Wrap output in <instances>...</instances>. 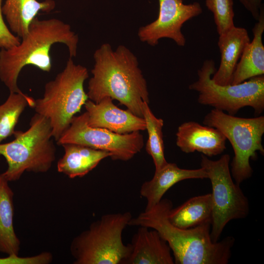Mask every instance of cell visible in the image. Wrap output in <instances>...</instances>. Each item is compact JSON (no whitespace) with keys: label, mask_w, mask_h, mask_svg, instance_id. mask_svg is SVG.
<instances>
[{"label":"cell","mask_w":264,"mask_h":264,"mask_svg":"<svg viewBox=\"0 0 264 264\" xmlns=\"http://www.w3.org/2000/svg\"><path fill=\"white\" fill-rule=\"evenodd\" d=\"M208 178L202 168L186 169L179 168L175 163H167L161 169L155 171L153 177L144 182L141 186L140 194L146 198L145 210L153 208L162 199L166 192L181 181L189 179Z\"/></svg>","instance_id":"cell-15"},{"label":"cell","mask_w":264,"mask_h":264,"mask_svg":"<svg viewBox=\"0 0 264 264\" xmlns=\"http://www.w3.org/2000/svg\"><path fill=\"white\" fill-rule=\"evenodd\" d=\"M233 0H206L205 5L213 14L219 35L235 26Z\"/></svg>","instance_id":"cell-24"},{"label":"cell","mask_w":264,"mask_h":264,"mask_svg":"<svg viewBox=\"0 0 264 264\" xmlns=\"http://www.w3.org/2000/svg\"><path fill=\"white\" fill-rule=\"evenodd\" d=\"M59 145L80 144L110 152L113 160L127 161L140 152L144 138L140 132L118 134L108 130L90 127L86 111L74 116L68 128L57 141Z\"/></svg>","instance_id":"cell-10"},{"label":"cell","mask_w":264,"mask_h":264,"mask_svg":"<svg viewBox=\"0 0 264 264\" xmlns=\"http://www.w3.org/2000/svg\"><path fill=\"white\" fill-rule=\"evenodd\" d=\"M216 70L213 60H205L197 72L198 79L188 88L198 93V102L202 105L234 115L245 107H250L259 115L264 110V76L251 78L240 84L220 85L212 76Z\"/></svg>","instance_id":"cell-8"},{"label":"cell","mask_w":264,"mask_h":264,"mask_svg":"<svg viewBox=\"0 0 264 264\" xmlns=\"http://www.w3.org/2000/svg\"><path fill=\"white\" fill-rule=\"evenodd\" d=\"M93 59L88 99L97 103L110 97L143 117L142 105L150 103L149 93L137 57L124 45L113 49L110 44L104 43L95 50Z\"/></svg>","instance_id":"cell-1"},{"label":"cell","mask_w":264,"mask_h":264,"mask_svg":"<svg viewBox=\"0 0 264 264\" xmlns=\"http://www.w3.org/2000/svg\"><path fill=\"white\" fill-rule=\"evenodd\" d=\"M8 182L0 174V252L19 255L21 243L13 225L14 193Z\"/></svg>","instance_id":"cell-21"},{"label":"cell","mask_w":264,"mask_h":264,"mask_svg":"<svg viewBox=\"0 0 264 264\" xmlns=\"http://www.w3.org/2000/svg\"><path fill=\"white\" fill-rule=\"evenodd\" d=\"M219 36L220 62L212 79L218 85H230L237 64L250 40L245 28L235 25Z\"/></svg>","instance_id":"cell-16"},{"label":"cell","mask_w":264,"mask_h":264,"mask_svg":"<svg viewBox=\"0 0 264 264\" xmlns=\"http://www.w3.org/2000/svg\"><path fill=\"white\" fill-rule=\"evenodd\" d=\"M20 39L14 35L6 24L2 12V0H0V48L7 49L19 44Z\"/></svg>","instance_id":"cell-26"},{"label":"cell","mask_w":264,"mask_h":264,"mask_svg":"<svg viewBox=\"0 0 264 264\" xmlns=\"http://www.w3.org/2000/svg\"><path fill=\"white\" fill-rule=\"evenodd\" d=\"M202 122L219 130L231 143L234 155L230 172L235 182L240 185L249 178L253 173L250 159L257 158L258 151L264 154V116L239 117L214 109L205 116Z\"/></svg>","instance_id":"cell-7"},{"label":"cell","mask_w":264,"mask_h":264,"mask_svg":"<svg viewBox=\"0 0 264 264\" xmlns=\"http://www.w3.org/2000/svg\"><path fill=\"white\" fill-rule=\"evenodd\" d=\"M88 78L87 68L69 57L63 70L45 84L43 97L35 100L34 109L50 121L56 141L88 100L84 88Z\"/></svg>","instance_id":"cell-4"},{"label":"cell","mask_w":264,"mask_h":264,"mask_svg":"<svg viewBox=\"0 0 264 264\" xmlns=\"http://www.w3.org/2000/svg\"><path fill=\"white\" fill-rule=\"evenodd\" d=\"M212 217L211 194L190 198L181 205L172 208L168 219L174 225L182 229H188L210 223Z\"/></svg>","instance_id":"cell-20"},{"label":"cell","mask_w":264,"mask_h":264,"mask_svg":"<svg viewBox=\"0 0 264 264\" xmlns=\"http://www.w3.org/2000/svg\"><path fill=\"white\" fill-rule=\"evenodd\" d=\"M159 12L157 19L140 27L137 35L139 40L154 46L159 40H173L179 46H184L186 39L181 28L188 21L200 15L202 9L197 1L186 4L183 0H158Z\"/></svg>","instance_id":"cell-11"},{"label":"cell","mask_w":264,"mask_h":264,"mask_svg":"<svg viewBox=\"0 0 264 264\" xmlns=\"http://www.w3.org/2000/svg\"><path fill=\"white\" fill-rule=\"evenodd\" d=\"M130 212L105 214L72 240L74 264H122L128 256L122 233L132 218Z\"/></svg>","instance_id":"cell-6"},{"label":"cell","mask_w":264,"mask_h":264,"mask_svg":"<svg viewBox=\"0 0 264 264\" xmlns=\"http://www.w3.org/2000/svg\"><path fill=\"white\" fill-rule=\"evenodd\" d=\"M257 22L252 28L253 38L245 47L234 72L231 84L242 83L264 74V6L262 7Z\"/></svg>","instance_id":"cell-17"},{"label":"cell","mask_w":264,"mask_h":264,"mask_svg":"<svg viewBox=\"0 0 264 264\" xmlns=\"http://www.w3.org/2000/svg\"><path fill=\"white\" fill-rule=\"evenodd\" d=\"M55 5L53 0L41 2L37 0H6L2 6V12L10 30L22 38L40 11L48 13Z\"/></svg>","instance_id":"cell-19"},{"label":"cell","mask_w":264,"mask_h":264,"mask_svg":"<svg viewBox=\"0 0 264 264\" xmlns=\"http://www.w3.org/2000/svg\"><path fill=\"white\" fill-rule=\"evenodd\" d=\"M230 161L228 154L222 155L217 160L201 155L200 166L206 171L212 186L210 235L215 242L219 241L230 221L245 218L250 211L247 198L240 185L232 179Z\"/></svg>","instance_id":"cell-9"},{"label":"cell","mask_w":264,"mask_h":264,"mask_svg":"<svg viewBox=\"0 0 264 264\" xmlns=\"http://www.w3.org/2000/svg\"><path fill=\"white\" fill-rule=\"evenodd\" d=\"M53 260V256L49 252L30 257H20L12 254L4 258H0V264H48Z\"/></svg>","instance_id":"cell-25"},{"label":"cell","mask_w":264,"mask_h":264,"mask_svg":"<svg viewBox=\"0 0 264 264\" xmlns=\"http://www.w3.org/2000/svg\"><path fill=\"white\" fill-rule=\"evenodd\" d=\"M173 208L169 199H162L153 208L132 218L129 225L145 226L156 230L166 241L176 264H227L232 254L235 239L227 236L213 242L211 223L182 229L172 224L168 214Z\"/></svg>","instance_id":"cell-2"},{"label":"cell","mask_w":264,"mask_h":264,"mask_svg":"<svg viewBox=\"0 0 264 264\" xmlns=\"http://www.w3.org/2000/svg\"><path fill=\"white\" fill-rule=\"evenodd\" d=\"M226 141L217 129L194 121L183 123L176 133V144L186 154L198 152L206 156L217 155L226 149Z\"/></svg>","instance_id":"cell-13"},{"label":"cell","mask_w":264,"mask_h":264,"mask_svg":"<svg viewBox=\"0 0 264 264\" xmlns=\"http://www.w3.org/2000/svg\"><path fill=\"white\" fill-rule=\"evenodd\" d=\"M14 139L0 143V155L8 164L2 174L9 181L19 180L25 172L44 173L55 160L56 148L51 139L50 121L36 113L26 131H15Z\"/></svg>","instance_id":"cell-5"},{"label":"cell","mask_w":264,"mask_h":264,"mask_svg":"<svg viewBox=\"0 0 264 264\" xmlns=\"http://www.w3.org/2000/svg\"><path fill=\"white\" fill-rule=\"evenodd\" d=\"M130 243L129 254L122 264H174L171 250L155 230L139 226Z\"/></svg>","instance_id":"cell-14"},{"label":"cell","mask_w":264,"mask_h":264,"mask_svg":"<svg viewBox=\"0 0 264 264\" xmlns=\"http://www.w3.org/2000/svg\"><path fill=\"white\" fill-rule=\"evenodd\" d=\"M64 154L57 162V170L70 178L83 177L94 169L110 152L74 143L62 145Z\"/></svg>","instance_id":"cell-18"},{"label":"cell","mask_w":264,"mask_h":264,"mask_svg":"<svg viewBox=\"0 0 264 264\" xmlns=\"http://www.w3.org/2000/svg\"><path fill=\"white\" fill-rule=\"evenodd\" d=\"M110 97L95 103L88 99L84 106L88 114V123L94 128H103L118 134H127L146 130V122L128 110L115 106Z\"/></svg>","instance_id":"cell-12"},{"label":"cell","mask_w":264,"mask_h":264,"mask_svg":"<svg viewBox=\"0 0 264 264\" xmlns=\"http://www.w3.org/2000/svg\"><path fill=\"white\" fill-rule=\"evenodd\" d=\"M35 99L24 93L10 92L0 105V143L13 135L19 118L26 106H35Z\"/></svg>","instance_id":"cell-22"},{"label":"cell","mask_w":264,"mask_h":264,"mask_svg":"<svg viewBox=\"0 0 264 264\" xmlns=\"http://www.w3.org/2000/svg\"><path fill=\"white\" fill-rule=\"evenodd\" d=\"M244 7L251 14L253 18L257 21L260 14V10L264 5L263 0H238Z\"/></svg>","instance_id":"cell-27"},{"label":"cell","mask_w":264,"mask_h":264,"mask_svg":"<svg viewBox=\"0 0 264 264\" xmlns=\"http://www.w3.org/2000/svg\"><path fill=\"white\" fill-rule=\"evenodd\" d=\"M19 44L0 50V80L10 92L23 93L18 79L26 66L49 72L52 67L50 49L55 43L67 47L69 57H75L79 37L68 23L56 19L40 20L36 17Z\"/></svg>","instance_id":"cell-3"},{"label":"cell","mask_w":264,"mask_h":264,"mask_svg":"<svg viewBox=\"0 0 264 264\" xmlns=\"http://www.w3.org/2000/svg\"><path fill=\"white\" fill-rule=\"evenodd\" d=\"M149 104L145 102L142 105L143 118L146 122L148 134L145 148L147 153L153 158L155 171H156L168 163L164 154L162 132L164 121L154 115Z\"/></svg>","instance_id":"cell-23"}]
</instances>
